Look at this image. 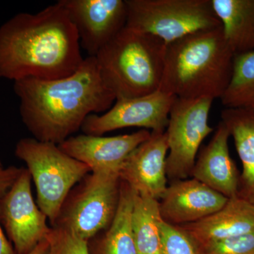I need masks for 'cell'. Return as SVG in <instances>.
<instances>
[{"mask_svg":"<svg viewBox=\"0 0 254 254\" xmlns=\"http://www.w3.org/2000/svg\"><path fill=\"white\" fill-rule=\"evenodd\" d=\"M221 122L233 138L242 164L237 196L254 205V109L225 108Z\"/></svg>","mask_w":254,"mask_h":254,"instance_id":"obj_17","label":"cell"},{"mask_svg":"<svg viewBox=\"0 0 254 254\" xmlns=\"http://www.w3.org/2000/svg\"><path fill=\"white\" fill-rule=\"evenodd\" d=\"M220 100L226 108L254 109V52L235 55L231 81Z\"/></svg>","mask_w":254,"mask_h":254,"instance_id":"obj_21","label":"cell"},{"mask_svg":"<svg viewBox=\"0 0 254 254\" xmlns=\"http://www.w3.org/2000/svg\"><path fill=\"white\" fill-rule=\"evenodd\" d=\"M230 134L220 122L208 144L200 151L190 177L227 198L237 196L240 175L229 150Z\"/></svg>","mask_w":254,"mask_h":254,"instance_id":"obj_15","label":"cell"},{"mask_svg":"<svg viewBox=\"0 0 254 254\" xmlns=\"http://www.w3.org/2000/svg\"><path fill=\"white\" fill-rule=\"evenodd\" d=\"M15 155L26 163L36 186L37 205L53 225L70 190L91 169L65 153L59 145L34 138H21Z\"/></svg>","mask_w":254,"mask_h":254,"instance_id":"obj_5","label":"cell"},{"mask_svg":"<svg viewBox=\"0 0 254 254\" xmlns=\"http://www.w3.org/2000/svg\"><path fill=\"white\" fill-rule=\"evenodd\" d=\"M166 43L125 27L95 57L103 83L116 100L150 94L160 88Z\"/></svg>","mask_w":254,"mask_h":254,"instance_id":"obj_4","label":"cell"},{"mask_svg":"<svg viewBox=\"0 0 254 254\" xmlns=\"http://www.w3.org/2000/svg\"><path fill=\"white\" fill-rule=\"evenodd\" d=\"M235 54L222 26L167 44L160 91L185 99H220L230 84Z\"/></svg>","mask_w":254,"mask_h":254,"instance_id":"obj_3","label":"cell"},{"mask_svg":"<svg viewBox=\"0 0 254 254\" xmlns=\"http://www.w3.org/2000/svg\"></svg>","mask_w":254,"mask_h":254,"instance_id":"obj_29","label":"cell"},{"mask_svg":"<svg viewBox=\"0 0 254 254\" xmlns=\"http://www.w3.org/2000/svg\"><path fill=\"white\" fill-rule=\"evenodd\" d=\"M235 55L254 52V0H211Z\"/></svg>","mask_w":254,"mask_h":254,"instance_id":"obj_18","label":"cell"},{"mask_svg":"<svg viewBox=\"0 0 254 254\" xmlns=\"http://www.w3.org/2000/svg\"><path fill=\"white\" fill-rule=\"evenodd\" d=\"M31 175L26 168L0 198V222L16 254H28L45 240L50 230L48 218L33 199Z\"/></svg>","mask_w":254,"mask_h":254,"instance_id":"obj_9","label":"cell"},{"mask_svg":"<svg viewBox=\"0 0 254 254\" xmlns=\"http://www.w3.org/2000/svg\"><path fill=\"white\" fill-rule=\"evenodd\" d=\"M14 91L21 120L33 138L57 145L81 129L89 115L106 113L116 100L103 83L94 57L85 58L66 77L14 81Z\"/></svg>","mask_w":254,"mask_h":254,"instance_id":"obj_2","label":"cell"},{"mask_svg":"<svg viewBox=\"0 0 254 254\" xmlns=\"http://www.w3.org/2000/svg\"><path fill=\"white\" fill-rule=\"evenodd\" d=\"M198 246L200 254H254V231Z\"/></svg>","mask_w":254,"mask_h":254,"instance_id":"obj_24","label":"cell"},{"mask_svg":"<svg viewBox=\"0 0 254 254\" xmlns=\"http://www.w3.org/2000/svg\"><path fill=\"white\" fill-rule=\"evenodd\" d=\"M161 254H200L199 247L182 227L162 220Z\"/></svg>","mask_w":254,"mask_h":254,"instance_id":"obj_22","label":"cell"},{"mask_svg":"<svg viewBox=\"0 0 254 254\" xmlns=\"http://www.w3.org/2000/svg\"><path fill=\"white\" fill-rule=\"evenodd\" d=\"M76 28L80 44L95 57L126 27L125 0H60Z\"/></svg>","mask_w":254,"mask_h":254,"instance_id":"obj_11","label":"cell"},{"mask_svg":"<svg viewBox=\"0 0 254 254\" xmlns=\"http://www.w3.org/2000/svg\"><path fill=\"white\" fill-rule=\"evenodd\" d=\"M198 245L254 231V205L239 196L206 218L180 225Z\"/></svg>","mask_w":254,"mask_h":254,"instance_id":"obj_16","label":"cell"},{"mask_svg":"<svg viewBox=\"0 0 254 254\" xmlns=\"http://www.w3.org/2000/svg\"><path fill=\"white\" fill-rule=\"evenodd\" d=\"M151 132L146 129L115 136L80 134L69 137L59 145L65 153L86 164L91 172H118L128 155L143 142Z\"/></svg>","mask_w":254,"mask_h":254,"instance_id":"obj_13","label":"cell"},{"mask_svg":"<svg viewBox=\"0 0 254 254\" xmlns=\"http://www.w3.org/2000/svg\"><path fill=\"white\" fill-rule=\"evenodd\" d=\"M49 250V243L48 241L46 240L42 241L36 248L28 254H48Z\"/></svg>","mask_w":254,"mask_h":254,"instance_id":"obj_27","label":"cell"},{"mask_svg":"<svg viewBox=\"0 0 254 254\" xmlns=\"http://www.w3.org/2000/svg\"><path fill=\"white\" fill-rule=\"evenodd\" d=\"M127 27L166 44L196 32L222 26L211 0H125Z\"/></svg>","mask_w":254,"mask_h":254,"instance_id":"obj_7","label":"cell"},{"mask_svg":"<svg viewBox=\"0 0 254 254\" xmlns=\"http://www.w3.org/2000/svg\"><path fill=\"white\" fill-rule=\"evenodd\" d=\"M159 200L135 191L131 227L138 254H161Z\"/></svg>","mask_w":254,"mask_h":254,"instance_id":"obj_20","label":"cell"},{"mask_svg":"<svg viewBox=\"0 0 254 254\" xmlns=\"http://www.w3.org/2000/svg\"><path fill=\"white\" fill-rule=\"evenodd\" d=\"M0 254H16L14 249L5 236L1 222H0Z\"/></svg>","mask_w":254,"mask_h":254,"instance_id":"obj_26","label":"cell"},{"mask_svg":"<svg viewBox=\"0 0 254 254\" xmlns=\"http://www.w3.org/2000/svg\"><path fill=\"white\" fill-rule=\"evenodd\" d=\"M175 99L174 95L158 90L143 96L116 100L103 115H89L81 129L84 134L93 136H103L108 132L127 127L165 131Z\"/></svg>","mask_w":254,"mask_h":254,"instance_id":"obj_10","label":"cell"},{"mask_svg":"<svg viewBox=\"0 0 254 254\" xmlns=\"http://www.w3.org/2000/svg\"><path fill=\"white\" fill-rule=\"evenodd\" d=\"M3 166L2 163H1V159H0V167Z\"/></svg>","mask_w":254,"mask_h":254,"instance_id":"obj_28","label":"cell"},{"mask_svg":"<svg viewBox=\"0 0 254 254\" xmlns=\"http://www.w3.org/2000/svg\"><path fill=\"white\" fill-rule=\"evenodd\" d=\"M79 37L60 1L35 14L19 13L0 26V78L53 80L84 61Z\"/></svg>","mask_w":254,"mask_h":254,"instance_id":"obj_1","label":"cell"},{"mask_svg":"<svg viewBox=\"0 0 254 254\" xmlns=\"http://www.w3.org/2000/svg\"><path fill=\"white\" fill-rule=\"evenodd\" d=\"M213 99L176 98L165 131L168 136L167 177L172 182L190 177L202 142L214 131L208 125Z\"/></svg>","mask_w":254,"mask_h":254,"instance_id":"obj_8","label":"cell"},{"mask_svg":"<svg viewBox=\"0 0 254 254\" xmlns=\"http://www.w3.org/2000/svg\"><path fill=\"white\" fill-rule=\"evenodd\" d=\"M135 190L122 181L116 215L109 227L90 240L94 242L95 254H138L131 227Z\"/></svg>","mask_w":254,"mask_h":254,"instance_id":"obj_19","label":"cell"},{"mask_svg":"<svg viewBox=\"0 0 254 254\" xmlns=\"http://www.w3.org/2000/svg\"><path fill=\"white\" fill-rule=\"evenodd\" d=\"M118 172H91L70 190L53 225L88 242L112 223L120 197Z\"/></svg>","mask_w":254,"mask_h":254,"instance_id":"obj_6","label":"cell"},{"mask_svg":"<svg viewBox=\"0 0 254 254\" xmlns=\"http://www.w3.org/2000/svg\"><path fill=\"white\" fill-rule=\"evenodd\" d=\"M23 169L16 166L0 167V197L2 196L14 185L22 173Z\"/></svg>","mask_w":254,"mask_h":254,"instance_id":"obj_25","label":"cell"},{"mask_svg":"<svg viewBox=\"0 0 254 254\" xmlns=\"http://www.w3.org/2000/svg\"><path fill=\"white\" fill-rule=\"evenodd\" d=\"M46 239L49 243L48 254H91L88 242L69 230L50 227Z\"/></svg>","mask_w":254,"mask_h":254,"instance_id":"obj_23","label":"cell"},{"mask_svg":"<svg viewBox=\"0 0 254 254\" xmlns=\"http://www.w3.org/2000/svg\"><path fill=\"white\" fill-rule=\"evenodd\" d=\"M168 136L165 131H152L146 141L128 155L120 170L122 181L138 194L160 200L167 187Z\"/></svg>","mask_w":254,"mask_h":254,"instance_id":"obj_12","label":"cell"},{"mask_svg":"<svg viewBox=\"0 0 254 254\" xmlns=\"http://www.w3.org/2000/svg\"><path fill=\"white\" fill-rule=\"evenodd\" d=\"M229 198L194 178L172 182L159 200L163 221L180 226L218 211Z\"/></svg>","mask_w":254,"mask_h":254,"instance_id":"obj_14","label":"cell"}]
</instances>
